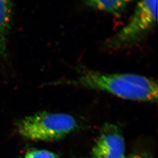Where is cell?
<instances>
[{
    "mask_svg": "<svg viewBox=\"0 0 158 158\" xmlns=\"http://www.w3.org/2000/svg\"><path fill=\"white\" fill-rule=\"evenodd\" d=\"M62 82L64 85L105 91L124 100L143 102L158 100L157 82L136 74L102 73L83 70L76 79Z\"/></svg>",
    "mask_w": 158,
    "mask_h": 158,
    "instance_id": "cell-1",
    "label": "cell"
},
{
    "mask_svg": "<svg viewBox=\"0 0 158 158\" xmlns=\"http://www.w3.org/2000/svg\"><path fill=\"white\" fill-rule=\"evenodd\" d=\"M77 127L76 119L70 114L45 111L23 119L18 125V131L28 139L53 141L69 135Z\"/></svg>",
    "mask_w": 158,
    "mask_h": 158,
    "instance_id": "cell-2",
    "label": "cell"
},
{
    "mask_svg": "<svg viewBox=\"0 0 158 158\" xmlns=\"http://www.w3.org/2000/svg\"><path fill=\"white\" fill-rule=\"evenodd\" d=\"M158 0H139L129 21L106 42L111 49L130 47L142 39L157 23Z\"/></svg>",
    "mask_w": 158,
    "mask_h": 158,
    "instance_id": "cell-3",
    "label": "cell"
},
{
    "mask_svg": "<svg viewBox=\"0 0 158 158\" xmlns=\"http://www.w3.org/2000/svg\"><path fill=\"white\" fill-rule=\"evenodd\" d=\"M124 138L118 127L105 125L93 149L91 158H126Z\"/></svg>",
    "mask_w": 158,
    "mask_h": 158,
    "instance_id": "cell-4",
    "label": "cell"
},
{
    "mask_svg": "<svg viewBox=\"0 0 158 158\" xmlns=\"http://www.w3.org/2000/svg\"><path fill=\"white\" fill-rule=\"evenodd\" d=\"M11 18V0H0V58L7 55V37Z\"/></svg>",
    "mask_w": 158,
    "mask_h": 158,
    "instance_id": "cell-5",
    "label": "cell"
},
{
    "mask_svg": "<svg viewBox=\"0 0 158 158\" xmlns=\"http://www.w3.org/2000/svg\"><path fill=\"white\" fill-rule=\"evenodd\" d=\"M88 4L97 10L119 15L124 11L130 0H86Z\"/></svg>",
    "mask_w": 158,
    "mask_h": 158,
    "instance_id": "cell-6",
    "label": "cell"
},
{
    "mask_svg": "<svg viewBox=\"0 0 158 158\" xmlns=\"http://www.w3.org/2000/svg\"><path fill=\"white\" fill-rule=\"evenodd\" d=\"M23 158H58L54 153L44 149H36L29 152Z\"/></svg>",
    "mask_w": 158,
    "mask_h": 158,
    "instance_id": "cell-7",
    "label": "cell"
},
{
    "mask_svg": "<svg viewBox=\"0 0 158 158\" xmlns=\"http://www.w3.org/2000/svg\"><path fill=\"white\" fill-rule=\"evenodd\" d=\"M126 158H150L147 156L141 155L139 154H134L132 155H130L129 156H127Z\"/></svg>",
    "mask_w": 158,
    "mask_h": 158,
    "instance_id": "cell-8",
    "label": "cell"
},
{
    "mask_svg": "<svg viewBox=\"0 0 158 158\" xmlns=\"http://www.w3.org/2000/svg\"><path fill=\"white\" fill-rule=\"evenodd\" d=\"M130 1H131V0H130Z\"/></svg>",
    "mask_w": 158,
    "mask_h": 158,
    "instance_id": "cell-9",
    "label": "cell"
}]
</instances>
